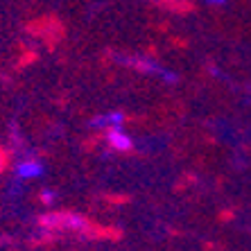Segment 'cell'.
<instances>
[{"mask_svg":"<svg viewBox=\"0 0 251 251\" xmlns=\"http://www.w3.org/2000/svg\"><path fill=\"white\" fill-rule=\"evenodd\" d=\"M52 197H54L52 193H43V201H52Z\"/></svg>","mask_w":251,"mask_h":251,"instance_id":"5b68a950","label":"cell"},{"mask_svg":"<svg viewBox=\"0 0 251 251\" xmlns=\"http://www.w3.org/2000/svg\"><path fill=\"white\" fill-rule=\"evenodd\" d=\"M206 2H213V5H217V2H224V0H206Z\"/></svg>","mask_w":251,"mask_h":251,"instance_id":"8992f818","label":"cell"},{"mask_svg":"<svg viewBox=\"0 0 251 251\" xmlns=\"http://www.w3.org/2000/svg\"><path fill=\"white\" fill-rule=\"evenodd\" d=\"M43 226H57V228H75L82 231L88 226V222L79 215H70V213H57V215H46L41 220Z\"/></svg>","mask_w":251,"mask_h":251,"instance_id":"6da1fadb","label":"cell"},{"mask_svg":"<svg viewBox=\"0 0 251 251\" xmlns=\"http://www.w3.org/2000/svg\"><path fill=\"white\" fill-rule=\"evenodd\" d=\"M123 123H125V113H106V116L95 118L91 125H93V127H104V129H109V127H120Z\"/></svg>","mask_w":251,"mask_h":251,"instance_id":"277c9868","label":"cell"},{"mask_svg":"<svg viewBox=\"0 0 251 251\" xmlns=\"http://www.w3.org/2000/svg\"><path fill=\"white\" fill-rule=\"evenodd\" d=\"M16 172L21 179H36V176L43 175V165L36 163V161H25V163L18 165Z\"/></svg>","mask_w":251,"mask_h":251,"instance_id":"3957f363","label":"cell"},{"mask_svg":"<svg viewBox=\"0 0 251 251\" xmlns=\"http://www.w3.org/2000/svg\"><path fill=\"white\" fill-rule=\"evenodd\" d=\"M106 140H109V145H111L113 150H118V152H127V150H131V138H129L127 134H123L120 127H109L106 129Z\"/></svg>","mask_w":251,"mask_h":251,"instance_id":"7a4b0ae2","label":"cell"}]
</instances>
